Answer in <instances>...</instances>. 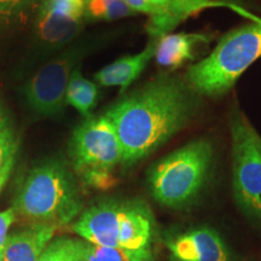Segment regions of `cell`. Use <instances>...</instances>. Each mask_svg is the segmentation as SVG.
Returning a JSON list of instances; mask_svg holds the SVG:
<instances>
[{
    "label": "cell",
    "instance_id": "1",
    "mask_svg": "<svg viewBox=\"0 0 261 261\" xmlns=\"http://www.w3.org/2000/svg\"><path fill=\"white\" fill-rule=\"evenodd\" d=\"M200 97L185 79L160 76L123 97L106 115L115 127L123 167H130L178 135L200 109Z\"/></svg>",
    "mask_w": 261,
    "mask_h": 261
},
{
    "label": "cell",
    "instance_id": "2",
    "mask_svg": "<svg viewBox=\"0 0 261 261\" xmlns=\"http://www.w3.org/2000/svg\"><path fill=\"white\" fill-rule=\"evenodd\" d=\"M14 210L34 224H69L83 210L76 179L60 160L42 162L22 182Z\"/></svg>",
    "mask_w": 261,
    "mask_h": 261
},
{
    "label": "cell",
    "instance_id": "3",
    "mask_svg": "<svg viewBox=\"0 0 261 261\" xmlns=\"http://www.w3.org/2000/svg\"><path fill=\"white\" fill-rule=\"evenodd\" d=\"M259 58L261 21L241 25L223 35L207 57L189 68L185 80L198 96H224Z\"/></svg>",
    "mask_w": 261,
    "mask_h": 261
},
{
    "label": "cell",
    "instance_id": "4",
    "mask_svg": "<svg viewBox=\"0 0 261 261\" xmlns=\"http://www.w3.org/2000/svg\"><path fill=\"white\" fill-rule=\"evenodd\" d=\"M71 228L89 243L137 250L149 247L154 217L144 202L109 198L87 208Z\"/></svg>",
    "mask_w": 261,
    "mask_h": 261
},
{
    "label": "cell",
    "instance_id": "5",
    "mask_svg": "<svg viewBox=\"0 0 261 261\" xmlns=\"http://www.w3.org/2000/svg\"><path fill=\"white\" fill-rule=\"evenodd\" d=\"M213 156L212 143L200 138L159 160L148 177L152 197L173 210L190 205L208 180Z\"/></svg>",
    "mask_w": 261,
    "mask_h": 261
},
{
    "label": "cell",
    "instance_id": "6",
    "mask_svg": "<svg viewBox=\"0 0 261 261\" xmlns=\"http://www.w3.org/2000/svg\"><path fill=\"white\" fill-rule=\"evenodd\" d=\"M70 156L75 172L87 187L106 190L115 184L113 173L122 162V149L106 114L87 117L76 127L70 140Z\"/></svg>",
    "mask_w": 261,
    "mask_h": 261
},
{
    "label": "cell",
    "instance_id": "7",
    "mask_svg": "<svg viewBox=\"0 0 261 261\" xmlns=\"http://www.w3.org/2000/svg\"><path fill=\"white\" fill-rule=\"evenodd\" d=\"M232 150V187L238 207L261 223V137L242 110L228 114Z\"/></svg>",
    "mask_w": 261,
    "mask_h": 261
},
{
    "label": "cell",
    "instance_id": "8",
    "mask_svg": "<svg viewBox=\"0 0 261 261\" xmlns=\"http://www.w3.org/2000/svg\"><path fill=\"white\" fill-rule=\"evenodd\" d=\"M81 56L79 47H69L33 75L24 87V97L33 112L42 116L63 112L68 84Z\"/></svg>",
    "mask_w": 261,
    "mask_h": 261
},
{
    "label": "cell",
    "instance_id": "9",
    "mask_svg": "<svg viewBox=\"0 0 261 261\" xmlns=\"http://www.w3.org/2000/svg\"><path fill=\"white\" fill-rule=\"evenodd\" d=\"M85 2L41 0L33 22L39 44L57 50L73 40L84 27Z\"/></svg>",
    "mask_w": 261,
    "mask_h": 261
},
{
    "label": "cell",
    "instance_id": "10",
    "mask_svg": "<svg viewBox=\"0 0 261 261\" xmlns=\"http://www.w3.org/2000/svg\"><path fill=\"white\" fill-rule=\"evenodd\" d=\"M173 261H232L220 234L207 226L195 227L167 240Z\"/></svg>",
    "mask_w": 261,
    "mask_h": 261
},
{
    "label": "cell",
    "instance_id": "11",
    "mask_svg": "<svg viewBox=\"0 0 261 261\" xmlns=\"http://www.w3.org/2000/svg\"><path fill=\"white\" fill-rule=\"evenodd\" d=\"M161 11V21L152 39L169 34L185 19L208 9L226 8L243 16L250 22H260L261 17L253 15L241 5L225 0H152Z\"/></svg>",
    "mask_w": 261,
    "mask_h": 261
},
{
    "label": "cell",
    "instance_id": "12",
    "mask_svg": "<svg viewBox=\"0 0 261 261\" xmlns=\"http://www.w3.org/2000/svg\"><path fill=\"white\" fill-rule=\"evenodd\" d=\"M212 35L204 33H169L156 40L155 60L167 70L178 69L194 61L203 47L212 42Z\"/></svg>",
    "mask_w": 261,
    "mask_h": 261
},
{
    "label": "cell",
    "instance_id": "13",
    "mask_svg": "<svg viewBox=\"0 0 261 261\" xmlns=\"http://www.w3.org/2000/svg\"><path fill=\"white\" fill-rule=\"evenodd\" d=\"M156 40L150 39L144 50L138 54L125 56L113 63L106 65L94 74V79L98 84L107 87H120L123 92L133 81L140 76V74L148 67L149 62L155 56Z\"/></svg>",
    "mask_w": 261,
    "mask_h": 261
},
{
    "label": "cell",
    "instance_id": "14",
    "mask_svg": "<svg viewBox=\"0 0 261 261\" xmlns=\"http://www.w3.org/2000/svg\"><path fill=\"white\" fill-rule=\"evenodd\" d=\"M56 228L54 225L34 224L21 232L9 234L4 246V261H38Z\"/></svg>",
    "mask_w": 261,
    "mask_h": 261
},
{
    "label": "cell",
    "instance_id": "15",
    "mask_svg": "<svg viewBox=\"0 0 261 261\" xmlns=\"http://www.w3.org/2000/svg\"><path fill=\"white\" fill-rule=\"evenodd\" d=\"M41 0H0V41L34 22Z\"/></svg>",
    "mask_w": 261,
    "mask_h": 261
},
{
    "label": "cell",
    "instance_id": "16",
    "mask_svg": "<svg viewBox=\"0 0 261 261\" xmlns=\"http://www.w3.org/2000/svg\"><path fill=\"white\" fill-rule=\"evenodd\" d=\"M98 98V89L96 84L92 81L85 79L81 74L80 67H76L71 73L67 89V100L68 104L74 107L81 115L91 117V112L96 106Z\"/></svg>",
    "mask_w": 261,
    "mask_h": 261
},
{
    "label": "cell",
    "instance_id": "17",
    "mask_svg": "<svg viewBox=\"0 0 261 261\" xmlns=\"http://www.w3.org/2000/svg\"><path fill=\"white\" fill-rule=\"evenodd\" d=\"M83 261H154V253L150 248L130 250L125 248L97 246L83 240Z\"/></svg>",
    "mask_w": 261,
    "mask_h": 261
},
{
    "label": "cell",
    "instance_id": "18",
    "mask_svg": "<svg viewBox=\"0 0 261 261\" xmlns=\"http://www.w3.org/2000/svg\"><path fill=\"white\" fill-rule=\"evenodd\" d=\"M136 14L123 0H86L85 19L90 21H116Z\"/></svg>",
    "mask_w": 261,
    "mask_h": 261
},
{
    "label": "cell",
    "instance_id": "19",
    "mask_svg": "<svg viewBox=\"0 0 261 261\" xmlns=\"http://www.w3.org/2000/svg\"><path fill=\"white\" fill-rule=\"evenodd\" d=\"M81 240L58 237L51 241L38 261H83Z\"/></svg>",
    "mask_w": 261,
    "mask_h": 261
},
{
    "label": "cell",
    "instance_id": "20",
    "mask_svg": "<svg viewBox=\"0 0 261 261\" xmlns=\"http://www.w3.org/2000/svg\"><path fill=\"white\" fill-rule=\"evenodd\" d=\"M136 14H145L149 16V22L146 25V31L150 37H154L161 21V11L152 0H123Z\"/></svg>",
    "mask_w": 261,
    "mask_h": 261
},
{
    "label": "cell",
    "instance_id": "21",
    "mask_svg": "<svg viewBox=\"0 0 261 261\" xmlns=\"http://www.w3.org/2000/svg\"><path fill=\"white\" fill-rule=\"evenodd\" d=\"M17 151V140L11 129L0 132V169L6 165L10 159L15 158Z\"/></svg>",
    "mask_w": 261,
    "mask_h": 261
},
{
    "label": "cell",
    "instance_id": "22",
    "mask_svg": "<svg viewBox=\"0 0 261 261\" xmlns=\"http://www.w3.org/2000/svg\"><path fill=\"white\" fill-rule=\"evenodd\" d=\"M16 212L14 207L0 212V248H4L9 236V228L15 221Z\"/></svg>",
    "mask_w": 261,
    "mask_h": 261
},
{
    "label": "cell",
    "instance_id": "23",
    "mask_svg": "<svg viewBox=\"0 0 261 261\" xmlns=\"http://www.w3.org/2000/svg\"><path fill=\"white\" fill-rule=\"evenodd\" d=\"M14 163H15V158L10 159L8 162H6V165L0 169V192H2L3 188L5 187L6 181H8V179L10 177V173L12 171V167H14Z\"/></svg>",
    "mask_w": 261,
    "mask_h": 261
},
{
    "label": "cell",
    "instance_id": "24",
    "mask_svg": "<svg viewBox=\"0 0 261 261\" xmlns=\"http://www.w3.org/2000/svg\"><path fill=\"white\" fill-rule=\"evenodd\" d=\"M5 129H9V121H8V117L5 115V113L3 112V109L0 108V132Z\"/></svg>",
    "mask_w": 261,
    "mask_h": 261
},
{
    "label": "cell",
    "instance_id": "25",
    "mask_svg": "<svg viewBox=\"0 0 261 261\" xmlns=\"http://www.w3.org/2000/svg\"><path fill=\"white\" fill-rule=\"evenodd\" d=\"M0 261H4V248H0Z\"/></svg>",
    "mask_w": 261,
    "mask_h": 261
}]
</instances>
